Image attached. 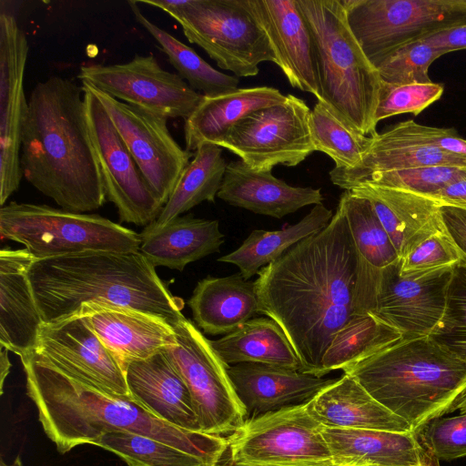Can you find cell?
Segmentation results:
<instances>
[{"label": "cell", "mask_w": 466, "mask_h": 466, "mask_svg": "<svg viewBox=\"0 0 466 466\" xmlns=\"http://www.w3.org/2000/svg\"><path fill=\"white\" fill-rule=\"evenodd\" d=\"M433 458H434V457L431 455V457H430V459H429L428 463L426 464V466H436V462H435L434 461H432V459H433Z\"/></svg>", "instance_id": "53"}, {"label": "cell", "mask_w": 466, "mask_h": 466, "mask_svg": "<svg viewBox=\"0 0 466 466\" xmlns=\"http://www.w3.org/2000/svg\"><path fill=\"white\" fill-rule=\"evenodd\" d=\"M125 375L131 397L147 411L177 428L201 431L189 390L164 351L130 362Z\"/></svg>", "instance_id": "23"}, {"label": "cell", "mask_w": 466, "mask_h": 466, "mask_svg": "<svg viewBox=\"0 0 466 466\" xmlns=\"http://www.w3.org/2000/svg\"><path fill=\"white\" fill-rule=\"evenodd\" d=\"M445 55L441 50L418 41L403 46L386 57L376 68L382 81L397 84L431 83V65Z\"/></svg>", "instance_id": "42"}, {"label": "cell", "mask_w": 466, "mask_h": 466, "mask_svg": "<svg viewBox=\"0 0 466 466\" xmlns=\"http://www.w3.org/2000/svg\"><path fill=\"white\" fill-rule=\"evenodd\" d=\"M78 78L119 101L167 119L187 118L203 97L178 74L165 70L152 55H136L122 64L85 65Z\"/></svg>", "instance_id": "15"}, {"label": "cell", "mask_w": 466, "mask_h": 466, "mask_svg": "<svg viewBox=\"0 0 466 466\" xmlns=\"http://www.w3.org/2000/svg\"><path fill=\"white\" fill-rule=\"evenodd\" d=\"M423 448L437 460L451 461L466 456V412L438 417L417 434Z\"/></svg>", "instance_id": "44"}, {"label": "cell", "mask_w": 466, "mask_h": 466, "mask_svg": "<svg viewBox=\"0 0 466 466\" xmlns=\"http://www.w3.org/2000/svg\"><path fill=\"white\" fill-rule=\"evenodd\" d=\"M173 327L176 343L163 351L189 390L201 431L232 434L248 416L232 386L228 366L191 320L184 317Z\"/></svg>", "instance_id": "12"}, {"label": "cell", "mask_w": 466, "mask_h": 466, "mask_svg": "<svg viewBox=\"0 0 466 466\" xmlns=\"http://www.w3.org/2000/svg\"><path fill=\"white\" fill-rule=\"evenodd\" d=\"M426 466V465H425Z\"/></svg>", "instance_id": "55"}, {"label": "cell", "mask_w": 466, "mask_h": 466, "mask_svg": "<svg viewBox=\"0 0 466 466\" xmlns=\"http://www.w3.org/2000/svg\"><path fill=\"white\" fill-rule=\"evenodd\" d=\"M466 363V260L453 267L442 318L430 335Z\"/></svg>", "instance_id": "40"}, {"label": "cell", "mask_w": 466, "mask_h": 466, "mask_svg": "<svg viewBox=\"0 0 466 466\" xmlns=\"http://www.w3.org/2000/svg\"><path fill=\"white\" fill-rule=\"evenodd\" d=\"M82 84L100 101L144 178L165 206L191 152L173 138L167 118L119 101L86 82Z\"/></svg>", "instance_id": "16"}, {"label": "cell", "mask_w": 466, "mask_h": 466, "mask_svg": "<svg viewBox=\"0 0 466 466\" xmlns=\"http://www.w3.org/2000/svg\"><path fill=\"white\" fill-rule=\"evenodd\" d=\"M309 130L315 151L328 155L339 169L357 166L371 143V137L352 128L322 101L311 109Z\"/></svg>", "instance_id": "38"}, {"label": "cell", "mask_w": 466, "mask_h": 466, "mask_svg": "<svg viewBox=\"0 0 466 466\" xmlns=\"http://www.w3.org/2000/svg\"><path fill=\"white\" fill-rule=\"evenodd\" d=\"M331 209L322 203L294 225L279 230L254 229L234 251L218 261L236 265L242 277L248 280L265 266L276 261L300 240L320 231L333 217Z\"/></svg>", "instance_id": "33"}, {"label": "cell", "mask_w": 466, "mask_h": 466, "mask_svg": "<svg viewBox=\"0 0 466 466\" xmlns=\"http://www.w3.org/2000/svg\"><path fill=\"white\" fill-rule=\"evenodd\" d=\"M444 86L439 83L390 84L381 80L375 121L404 113L419 115L440 99Z\"/></svg>", "instance_id": "43"}, {"label": "cell", "mask_w": 466, "mask_h": 466, "mask_svg": "<svg viewBox=\"0 0 466 466\" xmlns=\"http://www.w3.org/2000/svg\"><path fill=\"white\" fill-rule=\"evenodd\" d=\"M359 259L342 204L329 223L263 267L258 313L282 329L302 370L317 376L335 334L355 310Z\"/></svg>", "instance_id": "1"}, {"label": "cell", "mask_w": 466, "mask_h": 466, "mask_svg": "<svg viewBox=\"0 0 466 466\" xmlns=\"http://www.w3.org/2000/svg\"><path fill=\"white\" fill-rule=\"evenodd\" d=\"M162 9L198 45L237 77L255 76L259 64L275 63L268 37L248 0H138Z\"/></svg>", "instance_id": "7"}, {"label": "cell", "mask_w": 466, "mask_h": 466, "mask_svg": "<svg viewBox=\"0 0 466 466\" xmlns=\"http://www.w3.org/2000/svg\"><path fill=\"white\" fill-rule=\"evenodd\" d=\"M92 445L121 457L128 465L144 466H215L188 452L129 431H111L100 436Z\"/></svg>", "instance_id": "39"}, {"label": "cell", "mask_w": 466, "mask_h": 466, "mask_svg": "<svg viewBox=\"0 0 466 466\" xmlns=\"http://www.w3.org/2000/svg\"><path fill=\"white\" fill-rule=\"evenodd\" d=\"M456 410H459L461 413L466 412V390L451 405V407L448 410V413L454 411Z\"/></svg>", "instance_id": "51"}, {"label": "cell", "mask_w": 466, "mask_h": 466, "mask_svg": "<svg viewBox=\"0 0 466 466\" xmlns=\"http://www.w3.org/2000/svg\"><path fill=\"white\" fill-rule=\"evenodd\" d=\"M127 4L136 21L157 42L168 62L194 90L203 92L204 96H216L238 88V77L215 69L194 49L153 24L142 14L137 1Z\"/></svg>", "instance_id": "36"}, {"label": "cell", "mask_w": 466, "mask_h": 466, "mask_svg": "<svg viewBox=\"0 0 466 466\" xmlns=\"http://www.w3.org/2000/svg\"><path fill=\"white\" fill-rule=\"evenodd\" d=\"M217 197L231 206L276 218L323 201L319 188L290 186L271 170H255L241 160L227 165Z\"/></svg>", "instance_id": "24"}, {"label": "cell", "mask_w": 466, "mask_h": 466, "mask_svg": "<svg viewBox=\"0 0 466 466\" xmlns=\"http://www.w3.org/2000/svg\"><path fill=\"white\" fill-rule=\"evenodd\" d=\"M45 323L76 315L84 304L135 309L175 325L184 301L174 296L156 268L138 252H84L35 259L28 269Z\"/></svg>", "instance_id": "4"}, {"label": "cell", "mask_w": 466, "mask_h": 466, "mask_svg": "<svg viewBox=\"0 0 466 466\" xmlns=\"http://www.w3.org/2000/svg\"><path fill=\"white\" fill-rule=\"evenodd\" d=\"M0 234L44 259L84 252H138L137 232L97 214L10 202L0 208Z\"/></svg>", "instance_id": "8"}, {"label": "cell", "mask_w": 466, "mask_h": 466, "mask_svg": "<svg viewBox=\"0 0 466 466\" xmlns=\"http://www.w3.org/2000/svg\"><path fill=\"white\" fill-rule=\"evenodd\" d=\"M350 191L370 202L400 258L426 238L445 229L441 206L429 197L368 183Z\"/></svg>", "instance_id": "25"}, {"label": "cell", "mask_w": 466, "mask_h": 466, "mask_svg": "<svg viewBox=\"0 0 466 466\" xmlns=\"http://www.w3.org/2000/svg\"><path fill=\"white\" fill-rule=\"evenodd\" d=\"M392 127L412 140L431 146L447 154L466 158V139L460 137L454 128L424 126L414 120L400 122Z\"/></svg>", "instance_id": "46"}, {"label": "cell", "mask_w": 466, "mask_h": 466, "mask_svg": "<svg viewBox=\"0 0 466 466\" xmlns=\"http://www.w3.org/2000/svg\"><path fill=\"white\" fill-rule=\"evenodd\" d=\"M306 407L328 428L412 432L404 420L381 405L347 373L321 390Z\"/></svg>", "instance_id": "27"}, {"label": "cell", "mask_w": 466, "mask_h": 466, "mask_svg": "<svg viewBox=\"0 0 466 466\" xmlns=\"http://www.w3.org/2000/svg\"><path fill=\"white\" fill-rule=\"evenodd\" d=\"M444 54L466 49V24L436 33L423 40Z\"/></svg>", "instance_id": "48"}, {"label": "cell", "mask_w": 466, "mask_h": 466, "mask_svg": "<svg viewBox=\"0 0 466 466\" xmlns=\"http://www.w3.org/2000/svg\"><path fill=\"white\" fill-rule=\"evenodd\" d=\"M0 466H23L22 461L17 457L11 464H6L3 460L1 461Z\"/></svg>", "instance_id": "52"}, {"label": "cell", "mask_w": 466, "mask_h": 466, "mask_svg": "<svg viewBox=\"0 0 466 466\" xmlns=\"http://www.w3.org/2000/svg\"><path fill=\"white\" fill-rule=\"evenodd\" d=\"M139 252L154 266L182 271L191 262L219 252L224 234L218 220L179 216L166 225H147Z\"/></svg>", "instance_id": "28"}, {"label": "cell", "mask_w": 466, "mask_h": 466, "mask_svg": "<svg viewBox=\"0 0 466 466\" xmlns=\"http://www.w3.org/2000/svg\"><path fill=\"white\" fill-rule=\"evenodd\" d=\"M339 202L344 208L360 268L378 271L400 259L368 199L345 190Z\"/></svg>", "instance_id": "37"}, {"label": "cell", "mask_w": 466, "mask_h": 466, "mask_svg": "<svg viewBox=\"0 0 466 466\" xmlns=\"http://www.w3.org/2000/svg\"><path fill=\"white\" fill-rule=\"evenodd\" d=\"M227 370L248 420L307 403L336 380L261 363H238Z\"/></svg>", "instance_id": "22"}, {"label": "cell", "mask_w": 466, "mask_h": 466, "mask_svg": "<svg viewBox=\"0 0 466 466\" xmlns=\"http://www.w3.org/2000/svg\"><path fill=\"white\" fill-rule=\"evenodd\" d=\"M34 260L25 248L0 250V347L21 362L34 356L45 323L28 278Z\"/></svg>", "instance_id": "21"}, {"label": "cell", "mask_w": 466, "mask_h": 466, "mask_svg": "<svg viewBox=\"0 0 466 466\" xmlns=\"http://www.w3.org/2000/svg\"><path fill=\"white\" fill-rule=\"evenodd\" d=\"M129 466H144V465L137 464V463H131V464H129Z\"/></svg>", "instance_id": "54"}, {"label": "cell", "mask_w": 466, "mask_h": 466, "mask_svg": "<svg viewBox=\"0 0 466 466\" xmlns=\"http://www.w3.org/2000/svg\"><path fill=\"white\" fill-rule=\"evenodd\" d=\"M29 45L16 17L0 11V205L18 189L23 173L20 150L28 110L24 76Z\"/></svg>", "instance_id": "17"}, {"label": "cell", "mask_w": 466, "mask_h": 466, "mask_svg": "<svg viewBox=\"0 0 466 466\" xmlns=\"http://www.w3.org/2000/svg\"><path fill=\"white\" fill-rule=\"evenodd\" d=\"M429 198L435 200L441 207L449 206L466 209V177L451 182Z\"/></svg>", "instance_id": "49"}, {"label": "cell", "mask_w": 466, "mask_h": 466, "mask_svg": "<svg viewBox=\"0 0 466 466\" xmlns=\"http://www.w3.org/2000/svg\"><path fill=\"white\" fill-rule=\"evenodd\" d=\"M310 112L304 100L287 95L282 103L237 122L216 146L237 155L255 170H272L277 165L296 167L315 151Z\"/></svg>", "instance_id": "13"}, {"label": "cell", "mask_w": 466, "mask_h": 466, "mask_svg": "<svg viewBox=\"0 0 466 466\" xmlns=\"http://www.w3.org/2000/svg\"><path fill=\"white\" fill-rule=\"evenodd\" d=\"M226 167L221 147L212 143L199 145L153 223L156 226L166 225L203 201L215 202Z\"/></svg>", "instance_id": "34"}, {"label": "cell", "mask_w": 466, "mask_h": 466, "mask_svg": "<svg viewBox=\"0 0 466 466\" xmlns=\"http://www.w3.org/2000/svg\"><path fill=\"white\" fill-rule=\"evenodd\" d=\"M81 315L123 370L176 343L173 325L159 316L109 304H84ZM75 316V315H74Z\"/></svg>", "instance_id": "19"}, {"label": "cell", "mask_w": 466, "mask_h": 466, "mask_svg": "<svg viewBox=\"0 0 466 466\" xmlns=\"http://www.w3.org/2000/svg\"><path fill=\"white\" fill-rule=\"evenodd\" d=\"M8 350L0 347V389L1 394L3 393L4 382L9 374L11 362L8 358Z\"/></svg>", "instance_id": "50"}, {"label": "cell", "mask_w": 466, "mask_h": 466, "mask_svg": "<svg viewBox=\"0 0 466 466\" xmlns=\"http://www.w3.org/2000/svg\"><path fill=\"white\" fill-rule=\"evenodd\" d=\"M87 129L106 198L120 221L145 226L156 221L163 203L151 189L97 97L82 84Z\"/></svg>", "instance_id": "14"}, {"label": "cell", "mask_w": 466, "mask_h": 466, "mask_svg": "<svg viewBox=\"0 0 466 466\" xmlns=\"http://www.w3.org/2000/svg\"><path fill=\"white\" fill-rule=\"evenodd\" d=\"M343 371L415 434L466 390V363L431 336L400 338Z\"/></svg>", "instance_id": "5"}, {"label": "cell", "mask_w": 466, "mask_h": 466, "mask_svg": "<svg viewBox=\"0 0 466 466\" xmlns=\"http://www.w3.org/2000/svg\"><path fill=\"white\" fill-rule=\"evenodd\" d=\"M187 303L196 324L213 336L229 334L258 313L255 284L239 272L201 279Z\"/></svg>", "instance_id": "30"}, {"label": "cell", "mask_w": 466, "mask_h": 466, "mask_svg": "<svg viewBox=\"0 0 466 466\" xmlns=\"http://www.w3.org/2000/svg\"><path fill=\"white\" fill-rule=\"evenodd\" d=\"M287 95L270 86L237 88L216 96H204L185 119L186 149L196 151L203 143L216 145L228 130L249 114L282 103Z\"/></svg>", "instance_id": "31"}, {"label": "cell", "mask_w": 466, "mask_h": 466, "mask_svg": "<svg viewBox=\"0 0 466 466\" xmlns=\"http://www.w3.org/2000/svg\"><path fill=\"white\" fill-rule=\"evenodd\" d=\"M266 32L275 64L294 88L319 99L310 32L296 0H248Z\"/></svg>", "instance_id": "20"}, {"label": "cell", "mask_w": 466, "mask_h": 466, "mask_svg": "<svg viewBox=\"0 0 466 466\" xmlns=\"http://www.w3.org/2000/svg\"><path fill=\"white\" fill-rule=\"evenodd\" d=\"M33 357L100 390L131 397L125 370L81 315L44 323Z\"/></svg>", "instance_id": "18"}, {"label": "cell", "mask_w": 466, "mask_h": 466, "mask_svg": "<svg viewBox=\"0 0 466 466\" xmlns=\"http://www.w3.org/2000/svg\"><path fill=\"white\" fill-rule=\"evenodd\" d=\"M324 427L306 403L248 419L227 438L229 466H335Z\"/></svg>", "instance_id": "11"}, {"label": "cell", "mask_w": 466, "mask_h": 466, "mask_svg": "<svg viewBox=\"0 0 466 466\" xmlns=\"http://www.w3.org/2000/svg\"><path fill=\"white\" fill-rule=\"evenodd\" d=\"M26 393L46 436L60 453L92 444L106 432L147 436L218 466L228 449L222 436L173 426L132 397L117 396L75 380L35 357L22 362Z\"/></svg>", "instance_id": "2"}, {"label": "cell", "mask_w": 466, "mask_h": 466, "mask_svg": "<svg viewBox=\"0 0 466 466\" xmlns=\"http://www.w3.org/2000/svg\"><path fill=\"white\" fill-rule=\"evenodd\" d=\"M349 27L377 67L400 47L466 24V0H342Z\"/></svg>", "instance_id": "9"}, {"label": "cell", "mask_w": 466, "mask_h": 466, "mask_svg": "<svg viewBox=\"0 0 466 466\" xmlns=\"http://www.w3.org/2000/svg\"><path fill=\"white\" fill-rule=\"evenodd\" d=\"M440 212L447 234L466 260V209L441 206Z\"/></svg>", "instance_id": "47"}, {"label": "cell", "mask_w": 466, "mask_h": 466, "mask_svg": "<svg viewBox=\"0 0 466 466\" xmlns=\"http://www.w3.org/2000/svg\"><path fill=\"white\" fill-rule=\"evenodd\" d=\"M401 338L399 331L369 312H354L325 350L318 377L345 369L376 354Z\"/></svg>", "instance_id": "35"}, {"label": "cell", "mask_w": 466, "mask_h": 466, "mask_svg": "<svg viewBox=\"0 0 466 466\" xmlns=\"http://www.w3.org/2000/svg\"><path fill=\"white\" fill-rule=\"evenodd\" d=\"M463 177H466V167L432 166L374 172L360 184L368 183L429 197Z\"/></svg>", "instance_id": "41"}, {"label": "cell", "mask_w": 466, "mask_h": 466, "mask_svg": "<svg viewBox=\"0 0 466 466\" xmlns=\"http://www.w3.org/2000/svg\"><path fill=\"white\" fill-rule=\"evenodd\" d=\"M432 166L466 167V158L412 140L391 127L371 136L370 146L357 166L350 169L334 167L329 177L334 185L350 190L374 172Z\"/></svg>", "instance_id": "29"}, {"label": "cell", "mask_w": 466, "mask_h": 466, "mask_svg": "<svg viewBox=\"0 0 466 466\" xmlns=\"http://www.w3.org/2000/svg\"><path fill=\"white\" fill-rule=\"evenodd\" d=\"M209 343L227 365L261 363L301 371L302 366L280 327L269 318H253Z\"/></svg>", "instance_id": "32"}, {"label": "cell", "mask_w": 466, "mask_h": 466, "mask_svg": "<svg viewBox=\"0 0 466 466\" xmlns=\"http://www.w3.org/2000/svg\"><path fill=\"white\" fill-rule=\"evenodd\" d=\"M453 267L402 274L400 259L356 289L354 312H369L401 338L430 336L444 313Z\"/></svg>", "instance_id": "10"}, {"label": "cell", "mask_w": 466, "mask_h": 466, "mask_svg": "<svg viewBox=\"0 0 466 466\" xmlns=\"http://www.w3.org/2000/svg\"><path fill=\"white\" fill-rule=\"evenodd\" d=\"M461 255L446 230L439 231L416 245L400 258L402 274L455 266Z\"/></svg>", "instance_id": "45"}, {"label": "cell", "mask_w": 466, "mask_h": 466, "mask_svg": "<svg viewBox=\"0 0 466 466\" xmlns=\"http://www.w3.org/2000/svg\"><path fill=\"white\" fill-rule=\"evenodd\" d=\"M335 466H425L431 454L414 432L324 427Z\"/></svg>", "instance_id": "26"}, {"label": "cell", "mask_w": 466, "mask_h": 466, "mask_svg": "<svg viewBox=\"0 0 466 466\" xmlns=\"http://www.w3.org/2000/svg\"><path fill=\"white\" fill-rule=\"evenodd\" d=\"M20 165L23 177L61 208L85 213L106 195L87 129L84 92L75 81L53 76L28 99Z\"/></svg>", "instance_id": "3"}, {"label": "cell", "mask_w": 466, "mask_h": 466, "mask_svg": "<svg viewBox=\"0 0 466 466\" xmlns=\"http://www.w3.org/2000/svg\"><path fill=\"white\" fill-rule=\"evenodd\" d=\"M312 38L319 99L362 135H375L381 78L351 33L342 0H296Z\"/></svg>", "instance_id": "6"}]
</instances>
